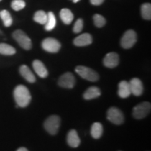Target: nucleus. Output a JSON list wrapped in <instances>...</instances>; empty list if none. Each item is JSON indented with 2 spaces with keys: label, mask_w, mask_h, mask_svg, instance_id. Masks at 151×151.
<instances>
[{
  "label": "nucleus",
  "mask_w": 151,
  "mask_h": 151,
  "mask_svg": "<svg viewBox=\"0 0 151 151\" xmlns=\"http://www.w3.org/2000/svg\"><path fill=\"white\" fill-rule=\"evenodd\" d=\"M32 67L34 70L39 77L43 78H46L48 76V71L47 70L46 67H45V65H43V62H41L40 60H35L32 63Z\"/></svg>",
  "instance_id": "ddd939ff"
},
{
  "label": "nucleus",
  "mask_w": 151,
  "mask_h": 151,
  "mask_svg": "<svg viewBox=\"0 0 151 151\" xmlns=\"http://www.w3.org/2000/svg\"><path fill=\"white\" fill-rule=\"evenodd\" d=\"M137 41V34L134 30L129 29L125 32L122 36L120 45L124 49H129L133 47Z\"/></svg>",
  "instance_id": "423d86ee"
},
{
  "label": "nucleus",
  "mask_w": 151,
  "mask_h": 151,
  "mask_svg": "<svg viewBox=\"0 0 151 151\" xmlns=\"http://www.w3.org/2000/svg\"><path fill=\"white\" fill-rule=\"evenodd\" d=\"M92 43V36L88 33H84L79 35L73 40V43L76 46H86Z\"/></svg>",
  "instance_id": "f8f14e48"
},
{
  "label": "nucleus",
  "mask_w": 151,
  "mask_h": 151,
  "mask_svg": "<svg viewBox=\"0 0 151 151\" xmlns=\"http://www.w3.org/2000/svg\"><path fill=\"white\" fill-rule=\"evenodd\" d=\"M94 23L97 27H102L106 24V19L99 14H95L93 16Z\"/></svg>",
  "instance_id": "393cba45"
},
{
  "label": "nucleus",
  "mask_w": 151,
  "mask_h": 151,
  "mask_svg": "<svg viewBox=\"0 0 151 151\" xmlns=\"http://www.w3.org/2000/svg\"><path fill=\"white\" fill-rule=\"evenodd\" d=\"M14 97L17 106L22 108L27 106L32 99L29 90L23 85H19L16 87L14 91Z\"/></svg>",
  "instance_id": "f257e3e1"
},
{
  "label": "nucleus",
  "mask_w": 151,
  "mask_h": 151,
  "mask_svg": "<svg viewBox=\"0 0 151 151\" xmlns=\"http://www.w3.org/2000/svg\"><path fill=\"white\" fill-rule=\"evenodd\" d=\"M119 55L116 52H109L105 56L104 59V65L106 67L110 68H115L119 64Z\"/></svg>",
  "instance_id": "9b49d317"
},
{
  "label": "nucleus",
  "mask_w": 151,
  "mask_h": 151,
  "mask_svg": "<svg viewBox=\"0 0 151 151\" xmlns=\"http://www.w3.org/2000/svg\"><path fill=\"white\" fill-rule=\"evenodd\" d=\"M151 105L150 102L148 101H143L134 106L133 109V116L136 119L140 120L143 119L148 116L150 112Z\"/></svg>",
  "instance_id": "20e7f679"
},
{
  "label": "nucleus",
  "mask_w": 151,
  "mask_h": 151,
  "mask_svg": "<svg viewBox=\"0 0 151 151\" xmlns=\"http://www.w3.org/2000/svg\"><path fill=\"white\" fill-rule=\"evenodd\" d=\"M131 93L134 96H141L143 91V86L141 81L139 78H132L129 82Z\"/></svg>",
  "instance_id": "9d476101"
},
{
  "label": "nucleus",
  "mask_w": 151,
  "mask_h": 151,
  "mask_svg": "<svg viewBox=\"0 0 151 151\" xmlns=\"http://www.w3.org/2000/svg\"><path fill=\"white\" fill-rule=\"evenodd\" d=\"M76 83L75 77L72 73L67 72L62 74L58 80V85L64 88H73Z\"/></svg>",
  "instance_id": "1a4fd4ad"
},
{
  "label": "nucleus",
  "mask_w": 151,
  "mask_h": 151,
  "mask_svg": "<svg viewBox=\"0 0 151 151\" xmlns=\"http://www.w3.org/2000/svg\"><path fill=\"white\" fill-rule=\"evenodd\" d=\"M60 125V118L58 116L48 117L44 122L43 126L50 134L55 135L58 133Z\"/></svg>",
  "instance_id": "39448f33"
},
{
  "label": "nucleus",
  "mask_w": 151,
  "mask_h": 151,
  "mask_svg": "<svg viewBox=\"0 0 151 151\" xmlns=\"http://www.w3.org/2000/svg\"><path fill=\"white\" fill-rule=\"evenodd\" d=\"M1 1V0H0V1Z\"/></svg>",
  "instance_id": "7c9ffc66"
},
{
  "label": "nucleus",
  "mask_w": 151,
  "mask_h": 151,
  "mask_svg": "<svg viewBox=\"0 0 151 151\" xmlns=\"http://www.w3.org/2000/svg\"><path fill=\"white\" fill-rule=\"evenodd\" d=\"M104 0H90V3H91L92 5L99 6L104 2Z\"/></svg>",
  "instance_id": "cd10ccee"
},
{
  "label": "nucleus",
  "mask_w": 151,
  "mask_h": 151,
  "mask_svg": "<svg viewBox=\"0 0 151 151\" xmlns=\"http://www.w3.org/2000/svg\"><path fill=\"white\" fill-rule=\"evenodd\" d=\"M13 37L17 43L24 50H30L32 48V41L29 37L22 30L18 29L13 33Z\"/></svg>",
  "instance_id": "7ed1b4c3"
},
{
  "label": "nucleus",
  "mask_w": 151,
  "mask_h": 151,
  "mask_svg": "<svg viewBox=\"0 0 151 151\" xmlns=\"http://www.w3.org/2000/svg\"><path fill=\"white\" fill-rule=\"evenodd\" d=\"M141 16L145 20H150L151 19V4L150 3H145L141 5Z\"/></svg>",
  "instance_id": "b1692460"
},
{
  "label": "nucleus",
  "mask_w": 151,
  "mask_h": 151,
  "mask_svg": "<svg viewBox=\"0 0 151 151\" xmlns=\"http://www.w3.org/2000/svg\"><path fill=\"white\" fill-rule=\"evenodd\" d=\"M118 94L119 97L121 98H127L131 95V90L129 82L126 81H122L119 83Z\"/></svg>",
  "instance_id": "4468645a"
},
{
  "label": "nucleus",
  "mask_w": 151,
  "mask_h": 151,
  "mask_svg": "<svg viewBox=\"0 0 151 151\" xmlns=\"http://www.w3.org/2000/svg\"><path fill=\"white\" fill-rule=\"evenodd\" d=\"M26 4L23 0H13L11 2V8L14 11H18L23 9L25 7Z\"/></svg>",
  "instance_id": "a878e982"
},
{
  "label": "nucleus",
  "mask_w": 151,
  "mask_h": 151,
  "mask_svg": "<svg viewBox=\"0 0 151 151\" xmlns=\"http://www.w3.org/2000/svg\"><path fill=\"white\" fill-rule=\"evenodd\" d=\"M17 151H28V150L26 148H24V147H21V148H18Z\"/></svg>",
  "instance_id": "c85d7f7f"
},
{
  "label": "nucleus",
  "mask_w": 151,
  "mask_h": 151,
  "mask_svg": "<svg viewBox=\"0 0 151 151\" xmlns=\"http://www.w3.org/2000/svg\"><path fill=\"white\" fill-rule=\"evenodd\" d=\"M91 136L94 139H98L102 136L103 126L100 122H94L92 124L91 130H90Z\"/></svg>",
  "instance_id": "6ab92c4d"
},
{
  "label": "nucleus",
  "mask_w": 151,
  "mask_h": 151,
  "mask_svg": "<svg viewBox=\"0 0 151 151\" xmlns=\"http://www.w3.org/2000/svg\"><path fill=\"white\" fill-rule=\"evenodd\" d=\"M83 27V21L82 19L79 18L76 21L73 25V31L74 33H79L82 31Z\"/></svg>",
  "instance_id": "bb28decb"
},
{
  "label": "nucleus",
  "mask_w": 151,
  "mask_h": 151,
  "mask_svg": "<svg viewBox=\"0 0 151 151\" xmlns=\"http://www.w3.org/2000/svg\"><path fill=\"white\" fill-rule=\"evenodd\" d=\"M47 18H48V15L44 11L40 10L37 11L35 14L34 20L41 24H45L47 21Z\"/></svg>",
  "instance_id": "4be33fe9"
},
{
  "label": "nucleus",
  "mask_w": 151,
  "mask_h": 151,
  "mask_svg": "<svg viewBox=\"0 0 151 151\" xmlns=\"http://www.w3.org/2000/svg\"><path fill=\"white\" fill-rule=\"evenodd\" d=\"M43 49L48 52H58L61 48V44L57 39L53 38H46L41 43Z\"/></svg>",
  "instance_id": "6e6552de"
},
{
  "label": "nucleus",
  "mask_w": 151,
  "mask_h": 151,
  "mask_svg": "<svg viewBox=\"0 0 151 151\" xmlns=\"http://www.w3.org/2000/svg\"><path fill=\"white\" fill-rule=\"evenodd\" d=\"M67 141L69 146L72 147V148H77L81 143L80 138H79L78 133L75 129H71L68 132Z\"/></svg>",
  "instance_id": "2eb2a0df"
},
{
  "label": "nucleus",
  "mask_w": 151,
  "mask_h": 151,
  "mask_svg": "<svg viewBox=\"0 0 151 151\" xmlns=\"http://www.w3.org/2000/svg\"><path fill=\"white\" fill-rule=\"evenodd\" d=\"M0 18H1L5 27H10L13 23V19L10 13L6 10L0 11Z\"/></svg>",
  "instance_id": "5701e85b"
},
{
  "label": "nucleus",
  "mask_w": 151,
  "mask_h": 151,
  "mask_svg": "<svg viewBox=\"0 0 151 151\" xmlns=\"http://www.w3.org/2000/svg\"><path fill=\"white\" fill-rule=\"evenodd\" d=\"M60 16L62 21L66 24H69L73 20V14L72 12L68 9H63L60 11Z\"/></svg>",
  "instance_id": "a211bd4d"
},
{
  "label": "nucleus",
  "mask_w": 151,
  "mask_h": 151,
  "mask_svg": "<svg viewBox=\"0 0 151 151\" xmlns=\"http://www.w3.org/2000/svg\"><path fill=\"white\" fill-rule=\"evenodd\" d=\"M107 119L112 123L119 125L124 122L123 113L117 107H111L107 111Z\"/></svg>",
  "instance_id": "0eeeda50"
},
{
  "label": "nucleus",
  "mask_w": 151,
  "mask_h": 151,
  "mask_svg": "<svg viewBox=\"0 0 151 151\" xmlns=\"http://www.w3.org/2000/svg\"><path fill=\"white\" fill-rule=\"evenodd\" d=\"M76 72L85 80L95 82L99 80V75L93 69L84 66H78L75 69Z\"/></svg>",
  "instance_id": "f03ea898"
},
{
  "label": "nucleus",
  "mask_w": 151,
  "mask_h": 151,
  "mask_svg": "<svg viewBox=\"0 0 151 151\" xmlns=\"http://www.w3.org/2000/svg\"><path fill=\"white\" fill-rule=\"evenodd\" d=\"M20 73L23 78L29 83H35L36 81L35 76L27 66L22 65L19 69Z\"/></svg>",
  "instance_id": "dca6fc26"
},
{
  "label": "nucleus",
  "mask_w": 151,
  "mask_h": 151,
  "mask_svg": "<svg viewBox=\"0 0 151 151\" xmlns=\"http://www.w3.org/2000/svg\"><path fill=\"white\" fill-rule=\"evenodd\" d=\"M47 18V21L45 24V29L47 31H51L55 27L56 25V18L52 12H49Z\"/></svg>",
  "instance_id": "aec40b11"
},
{
  "label": "nucleus",
  "mask_w": 151,
  "mask_h": 151,
  "mask_svg": "<svg viewBox=\"0 0 151 151\" xmlns=\"http://www.w3.org/2000/svg\"><path fill=\"white\" fill-rule=\"evenodd\" d=\"M100 95H101V91H100L99 88H98L97 87L92 86L85 91L83 97L86 100H90L96 99V98L99 97Z\"/></svg>",
  "instance_id": "f3484780"
},
{
  "label": "nucleus",
  "mask_w": 151,
  "mask_h": 151,
  "mask_svg": "<svg viewBox=\"0 0 151 151\" xmlns=\"http://www.w3.org/2000/svg\"><path fill=\"white\" fill-rule=\"evenodd\" d=\"M16 50L14 47L6 43H0V54L4 55H13Z\"/></svg>",
  "instance_id": "412c9836"
},
{
  "label": "nucleus",
  "mask_w": 151,
  "mask_h": 151,
  "mask_svg": "<svg viewBox=\"0 0 151 151\" xmlns=\"http://www.w3.org/2000/svg\"><path fill=\"white\" fill-rule=\"evenodd\" d=\"M71 1H72L73 3H77V2H78L80 0H71Z\"/></svg>",
  "instance_id": "c756f323"
}]
</instances>
